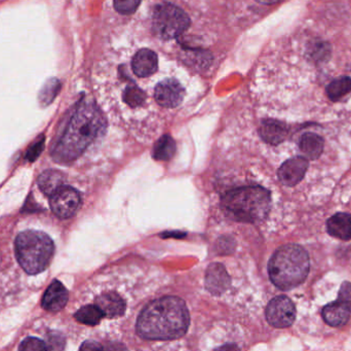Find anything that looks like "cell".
I'll return each mask as SVG.
<instances>
[{
	"instance_id": "obj_20",
	"label": "cell",
	"mask_w": 351,
	"mask_h": 351,
	"mask_svg": "<svg viewBox=\"0 0 351 351\" xmlns=\"http://www.w3.org/2000/svg\"><path fill=\"white\" fill-rule=\"evenodd\" d=\"M176 153V143L170 135L160 137L153 147V158L157 161H168Z\"/></svg>"
},
{
	"instance_id": "obj_22",
	"label": "cell",
	"mask_w": 351,
	"mask_h": 351,
	"mask_svg": "<svg viewBox=\"0 0 351 351\" xmlns=\"http://www.w3.org/2000/svg\"><path fill=\"white\" fill-rule=\"evenodd\" d=\"M351 92V77H340L330 82L326 87V95L333 101L340 100Z\"/></svg>"
},
{
	"instance_id": "obj_15",
	"label": "cell",
	"mask_w": 351,
	"mask_h": 351,
	"mask_svg": "<svg viewBox=\"0 0 351 351\" xmlns=\"http://www.w3.org/2000/svg\"><path fill=\"white\" fill-rule=\"evenodd\" d=\"M259 133L265 143L277 145L287 138L289 128L287 124L276 120H265L259 128Z\"/></svg>"
},
{
	"instance_id": "obj_29",
	"label": "cell",
	"mask_w": 351,
	"mask_h": 351,
	"mask_svg": "<svg viewBox=\"0 0 351 351\" xmlns=\"http://www.w3.org/2000/svg\"><path fill=\"white\" fill-rule=\"evenodd\" d=\"M338 299L347 302L351 305V283L344 282L339 291Z\"/></svg>"
},
{
	"instance_id": "obj_24",
	"label": "cell",
	"mask_w": 351,
	"mask_h": 351,
	"mask_svg": "<svg viewBox=\"0 0 351 351\" xmlns=\"http://www.w3.org/2000/svg\"><path fill=\"white\" fill-rule=\"evenodd\" d=\"M123 101L131 106V108H137L142 106L146 95L139 87L135 85L127 86L122 94Z\"/></svg>"
},
{
	"instance_id": "obj_4",
	"label": "cell",
	"mask_w": 351,
	"mask_h": 351,
	"mask_svg": "<svg viewBox=\"0 0 351 351\" xmlns=\"http://www.w3.org/2000/svg\"><path fill=\"white\" fill-rule=\"evenodd\" d=\"M309 270V256L297 244H287L279 247L268 264L270 280L281 291L299 287L307 278Z\"/></svg>"
},
{
	"instance_id": "obj_16",
	"label": "cell",
	"mask_w": 351,
	"mask_h": 351,
	"mask_svg": "<svg viewBox=\"0 0 351 351\" xmlns=\"http://www.w3.org/2000/svg\"><path fill=\"white\" fill-rule=\"evenodd\" d=\"M96 305L102 310L105 317H119L125 312V301L118 293H108L99 295L96 300Z\"/></svg>"
},
{
	"instance_id": "obj_10",
	"label": "cell",
	"mask_w": 351,
	"mask_h": 351,
	"mask_svg": "<svg viewBox=\"0 0 351 351\" xmlns=\"http://www.w3.org/2000/svg\"><path fill=\"white\" fill-rule=\"evenodd\" d=\"M308 160L304 157H295L285 161L278 170V178L281 184L294 186L299 184L307 171Z\"/></svg>"
},
{
	"instance_id": "obj_26",
	"label": "cell",
	"mask_w": 351,
	"mask_h": 351,
	"mask_svg": "<svg viewBox=\"0 0 351 351\" xmlns=\"http://www.w3.org/2000/svg\"><path fill=\"white\" fill-rule=\"evenodd\" d=\"M140 3L141 0H114V8L119 14L129 15L137 11Z\"/></svg>"
},
{
	"instance_id": "obj_8",
	"label": "cell",
	"mask_w": 351,
	"mask_h": 351,
	"mask_svg": "<svg viewBox=\"0 0 351 351\" xmlns=\"http://www.w3.org/2000/svg\"><path fill=\"white\" fill-rule=\"evenodd\" d=\"M265 314L267 322L274 328H289L295 322L296 307L291 299L278 295L269 302Z\"/></svg>"
},
{
	"instance_id": "obj_28",
	"label": "cell",
	"mask_w": 351,
	"mask_h": 351,
	"mask_svg": "<svg viewBox=\"0 0 351 351\" xmlns=\"http://www.w3.org/2000/svg\"><path fill=\"white\" fill-rule=\"evenodd\" d=\"M43 147H44V138H41L40 141H37L34 145L31 147V149H29L28 153H27V159L30 160V161H33V160L36 159L39 155H40L41 152H42Z\"/></svg>"
},
{
	"instance_id": "obj_2",
	"label": "cell",
	"mask_w": 351,
	"mask_h": 351,
	"mask_svg": "<svg viewBox=\"0 0 351 351\" xmlns=\"http://www.w3.org/2000/svg\"><path fill=\"white\" fill-rule=\"evenodd\" d=\"M104 128L105 120L99 108L90 102H81L55 145L53 159L59 163H69L77 159Z\"/></svg>"
},
{
	"instance_id": "obj_11",
	"label": "cell",
	"mask_w": 351,
	"mask_h": 351,
	"mask_svg": "<svg viewBox=\"0 0 351 351\" xmlns=\"http://www.w3.org/2000/svg\"><path fill=\"white\" fill-rule=\"evenodd\" d=\"M322 315L328 326L334 328L345 326L350 318L351 305L347 302L338 299L324 306Z\"/></svg>"
},
{
	"instance_id": "obj_13",
	"label": "cell",
	"mask_w": 351,
	"mask_h": 351,
	"mask_svg": "<svg viewBox=\"0 0 351 351\" xmlns=\"http://www.w3.org/2000/svg\"><path fill=\"white\" fill-rule=\"evenodd\" d=\"M68 291L60 281L55 280L47 287L41 305L47 311L57 312L63 309L68 302Z\"/></svg>"
},
{
	"instance_id": "obj_25",
	"label": "cell",
	"mask_w": 351,
	"mask_h": 351,
	"mask_svg": "<svg viewBox=\"0 0 351 351\" xmlns=\"http://www.w3.org/2000/svg\"><path fill=\"white\" fill-rule=\"evenodd\" d=\"M185 60L190 63L195 69H207L209 66L211 61V56L209 53L205 51H198V52H193L192 50L185 56Z\"/></svg>"
},
{
	"instance_id": "obj_12",
	"label": "cell",
	"mask_w": 351,
	"mask_h": 351,
	"mask_svg": "<svg viewBox=\"0 0 351 351\" xmlns=\"http://www.w3.org/2000/svg\"><path fill=\"white\" fill-rule=\"evenodd\" d=\"M230 285V277L223 265L213 263L209 265L205 275V287L213 295H221L227 291Z\"/></svg>"
},
{
	"instance_id": "obj_21",
	"label": "cell",
	"mask_w": 351,
	"mask_h": 351,
	"mask_svg": "<svg viewBox=\"0 0 351 351\" xmlns=\"http://www.w3.org/2000/svg\"><path fill=\"white\" fill-rule=\"evenodd\" d=\"M74 317L80 324H86V326H94L100 324L101 319L105 317L102 310L94 304V305H86L80 308Z\"/></svg>"
},
{
	"instance_id": "obj_18",
	"label": "cell",
	"mask_w": 351,
	"mask_h": 351,
	"mask_svg": "<svg viewBox=\"0 0 351 351\" xmlns=\"http://www.w3.org/2000/svg\"><path fill=\"white\" fill-rule=\"evenodd\" d=\"M324 141L322 136L315 133L307 132L302 135L299 141L300 151L307 159L316 160L324 151Z\"/></svg>"
},
{
	"instance_id": "obj_5",
	"label": "cell",
	"mask_w": 351,
	"mask_h": 351,
	"mask_svg": "<svg viewBox=\"0 0 351 351\" xmlns=\"http://www.w3.org/2000/svg\"><path fill=\"white\" fill-rule=\"evenodd\" d=\"M18 264L28 274H38L49 266L55 252L53 240L47 234L34 230L22 232L14 241Z\"/></svg>"
},
{
	"instance_id": "obj_14",
	"label": "cell",
	"mask_w": 351,
	"mask_h": 351,
	"mask_svg": "<svg viewBox=\"0 0 351 351\" xmlns=\"http://www.w3.org/2000/svg\"><path fill=\"white\" fill-rule=\"evenodd\" d=\"M131 69L135 75L140 77L153 75L158 69L157 55L148 49L138 51L131 60Z\"/></svg>"
},
{
	"instance_id": "obj_1",
	"label": "cell",
	"mask_w": 351,
	"mask_h": 351,
	"mask_svg": "<svg viewBox=\"0 0 351 351\" xmlns=\"http://www.w3.org/2000/svg\"><path fill=\"white\" fill-rule=\"evenodd\" d=\"M190 316L180 298L164 297L151 302L140 314L137 332L145 340H174L186 334Z\"/></svg>"
},
{
	"instance_id": "obj_6",
	"label": "cell",
	"mask_w": 351,
	"mask_h": 351,
	"mask_svg": "<svg viewBox=\"0 0 351 351\" xmlns=\"http://www.w3.org/2000/svg\"><path fill=\"white\" fill-rule=\"evenodd\" d=\"M190 26L188 15L180 8L170 3L157 5L152 17L153 32L160 40L178 38Z\"/></svg>"
},
{
	"instance_id": "obj_7",
	"label": "cell",
	"mask_w": 351,
	"mask_h": 351,
	"mask_svg": "<svg viewBox=\"0 0 351 351\" xmlns=\"http://www.w3.org/2000/svg\"><path fill=\"white\" fill-rule=\"evenodd\" d=\"M51 208L60 219H69L76 215L80 205L81 197L75 189L62 186L51 196H49Z\"/></svg>"
},
{
	"instance_id": "obj_23",
	"label": "cell",
	"mask_w": 351,
	"mask_h": 351,
	"mask_svg": "<svg viewBox=\"0 0 351 351\" xmlns=\"http://www.w3.org/2000/svg\"><path fill=\"white\" fill-rule=\"evenodd\" d=\"M62 83L59 80L53 77L45 82L38 94V101L42 108L49 106L61 91Z\"/></svg>"
},
{
	"instance_id": "obj_9",
	"label": "cell",
	"mask_w": 351,
	"mask_h": 351,
	"mask_svg": "<svg viewBox=\"0 0 351 351\" xmlns=\"http://www.w3.org/2000/svg\"><path fill=\"white\" fill-rule=\"evenodd\" d=\"M184 94V89L178 81L166 79L156 86L154 98L159 106L174 108L182 102Z\"/></svg>"
},
{
	"instance_id": "obj_17",
	"label": "cell",
	"mask_w": 351,
	"mask_h": 351,
	"mask_svg": "<svg viewBox=\"0 0 351 351\" xmlns=\"http://www.w3.org/2000/svg\"><path fill=\"white\" fill-rule=\"evenodd\" d=\"M326 231L338 239H351V215L340 213L333 215L326 221Z\"/></svg>"
},
{
	"instance_id": "obj_3",
	"label": "cell",
	"mask_w": 351,
	"mask_h": 351,
	"mask_svg": "<svg viewBox=\"0 0 351 351\" xmlns=\"http://www.w3.org/2000/svg\"><path fill=\"white\" fill-rule=\"evenodd\" d=\"M271 206L270 193L262 186H242L224 195L221 207L232 221L256 223L266 219Z\"/></svg>"
},
{
	"instance_id": "obj_30",
	"label": "cell",
	"mask_w": 351,
	"mask_h": 351,
	"mask_svg": "<svg viewBox=\"0 0 351 351\" xmlns=\"http://www.w3.org/2000/svg\"><path fill=\"white\" fill-rule=\"evenodd\" d=\"M259 3H262V5H272V3H277L279 0H257Z\"/></svg>"
},
{
	"instance_id": "obj_27",
	"label": "cell",
	"mask_w": 351,
	"mask_h": 351,
	"mask_svg": "<svg viewBox=\"0 0 351 351\" xmlns=\"http://www.w3.org/2000/svg\"><path fill=\"white\" fill-rule=\"evenodd\" d=\"M20 350L24 351H42L47 350V343L41 341L40 339L34 338V337H28L21 343Z\"/></svg>"
},
{
	"instance_id": "obj_19",
	"label": "cell",
	"mask_w": 351,
	"mask_h": 351,
	"mask_svg": "<svg viewBox=\"0 0 351 351\" xmlns=\"http://www.w3.org/2000/svg\"><path fill=\"white\" fill-rule=\"evenodd\" d=\"M64 176L57 170H47L38 178V186L41 192L51 196L57 189L64 186Z\"/></svg>"
}]
</instances>
